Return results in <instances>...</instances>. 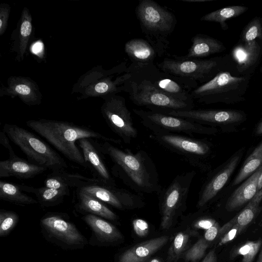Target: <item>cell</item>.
<instances>
[{
  "label": "cell",
  "instance_id": "60d3db41",
  "mask_svg": "<svg viewBox=\"0 0 262 262\" xmlns=\"http://www.w3.org/2000/svg\"><path fill=\"white\" fill-rule=\"evenodd\" d=\"M0 143L8 150L9 158L16 156L10 144V139L3 130L0 132Z\"/></svg>",
  "mask_w": 262,
  "mask_h": 262
},
{
  "label": "cell",
  "instance_id": "7a4b0ae2",
  "mask_svg": "<svg viewBox=\"0 0 262 262\" xmlns=\"http://www.w3.org/2000/svg\"><path fill=\"white\" fill-rule=\"evenodd\" d=\"M26 125L45 139L69 160L88 168L76 142L80 139L96 138L121 145L120 139L108 138L91 128L67 122L39 119L29 120Z\"/></svg>",
  "mask_w": 262,
  "mask_h": 262
},
{
  "label": "cell",
  "instance_id": "c3c4849f",
  "mask_svg": "<svg viewBox=\"0 0 262 262\" xmlns=\"http://www.w3.org/2000/svg\"><path fill=\"white\" fill-rule=\"evenodd\" d=\"M262 188V170L260 174L258 181V188L257 192L259 191Z\"/></svg>",
  "mask_w": 262,
  "mask_h": 262
},
{
  "label": "cell",
  "instance_id": "681fc988",
  "mask_svg": "<svg viewBox=\"0 0 262 262\" xmlns=\"http://www.w3.org/2000/svg\"><path fill=\"white\" fill-rule=\"evenodd\" d=\"M260 247H261L260 252L257 262H262V241H261V245Z\"/></svg>",
  "mask_w": 262,
  "mask_h": 262
},
{
  "label": "cell",
  "instance_id": "83f0119b",
  "mask_svg": "<svg viewBox=\"0 0 262 262\" xmlns=\"http://www.w3.org/2000/svg\"><path fill=\"white\" fill-rule=\"evenodd\" d=\"M19 185L0 181V199L15 205L25 206L38 203L37 200L23 192Z\"/></svg>",
  "mask_w": 262,
  "mask_h": 262
},
{
  "label": "cell",
  "instance_id": "f35d334b",
  "mask_svg": "<svg viewBox=\"0 0 262 262\" xmlns=\"http://www.w3.org/2000/svg\"><path fill=\"white\" fill-rule=\"evenodd\" d=\"M216 221L212 218L201 217L196 220L193 224V227L195 229H203L206 230L211 227Z\"/></svg>",
  "mask_w": 262,
  "mask_h": 262
},
{
  "label": "cell",
  "instance_id": "b9f144b4",
  "mask_svg": "<svg viewBox=\"0 0 262 262\" xmlns=\"http://www.w3.org/2000/svg\"><path fill=\"white\" fill-rule=\"evenodd\" d=\"M32 31L31 21L28 19H25L21 23L20 27V34L23 38L29 36Z\"/></svg>",
  "mask_w": 262,
  "mask_h": 262
},
{
  "label": "cell",
  "instance_id": "3957f363",
  "mask_svg": "<svg viewBox=\"0 0 262 262\" xmlns=\"http://www.w3.org/2000/svg\"><path fill=\"white\" fill-rule=\"evenodd\" d=\"M135 14L142 33L157 56L162 57L168 55L169 38L177 23L175 15L152 0H140L135 8Z\"/></svg>",
  "mask_w": 262,
  "mask_h": 262
},
{
  "label": "cell",
  "instance_id": "5bb4252c",
  "mask_svg": "<svg viewBox=\"0 0 262 262\" xmlns=\"http://www.w3.org/2000/svg\"><path fill=\"white\" fill-rule=\"evenodd\" d=\"M77 189L119 210L134 209L144 205L141 196L116 186L100 182Z\"/></svg>",
  "mask_w": 262,
  "mask_h": 262
},
{
  "label": "cell",
  "instance_id": "f6af8a7d",
  "mask_svg": "<svg viewBox=\"0 0 262 262\" xmlns=\"http://www.w3.org/2000/svg\"><path fill=\"white\" fill-rule=\"evenodd\" d=\"M262 200V188L261 189L258 191L255 196L253 198V199L250 201V202L259 205Z\"/></svg>",
  "mask_w": 262,
  "mask_h": 262
},
{
  "label": "cell",
  "instance_id": "e575fe53",
  "mask_svg": "<svg viewBox=\"0 0 262 262\" xmlns=\"http://www.w3.org/2000/svg\"><path fill=\"white\" fill-rule=\"evenodd\" d=\"M19 221V215L15 212L1 209L0 210V237L8 236L16 227Z\"/></svg>",
  "mask_w": 262,
  "mask_h": 262
},
{
  "label": "cell",
  "instance_id": "ba28073f",
  "mask_svg": "<svg viewBox=\"0 0 262 262\" xmlns=\"http://www.w3.org/2000/svg\"><path fill=\"white\" fill-rule=\"evenodd\" d=\"M128 71L147 80L156 89L169 96L194 105L191 92L199 85L196 82L167 74L159 69L154 63H131Z\"/></svg>",
  "mask_w": 262,
  "mask_h": 262
},
{
  "label": "cell",
  "instance_id": "bcb514c9",
  "mask_svg": "<svg viewBox=\"0 0 262 262\" xmlns=\"http://www.w3.org/2000/svg\"><path fill=\"white\" fill-rule=\"evenodd\" d=\"M42 49V45L40 42H37L34 45L32 51L35 53L39 52Z\"/></svg>",
  "mask_w": 262,
  "mask_h": 262
},
{
  "label": "cell",
  "instance_id": "d590c367",
  "mask_svg": "<svg viewBox=\"0 0 262 262\" xmlns=\"http://www.w3.org/2000/svg\"><path fill=\"white\" fill-rule=\"evenodd\" d=\"M210 243L204 237L200 238L184 255L185 262H198L205 255Z\"/></svg>",
  "mask_w": 262,
  "mask_h": 262
},
{
  "label": "cell",
  "instance_id": "d4e9b609",
  "mask_svg": "<svg viewBox=\"0 0 262 262\" xmlns=\"http://www.w3.org/2000/svg\"><path fill=\"white\" fill-rule=\"evenodd\" d=\"M76 190L77 202L75 208L77 211L85 214H93L112 221L118 219L117 215L103 202L78 189Z\"/></svg>",
  "mask_w": 262,
  "mask_h": 262
},
{
  "label": "cell",
  "instance_id": "ffe728a7",
  "mask_svg": "<svg viewBox=\"0 0 262 262\" xmlns=\"http://www.w3.org/2000/svg\"><path fill=\"white\" fill-rule=\"evenodd\" d=\"M191 41L192 45L186 55H172L170 56L179 60L203 59L226 50V47L222 42L206 34H196L191 38Z\"/></svg>",
  "mask_w": 262,
  "mask_h": 262
},
{
  "label": "cell",
  "instance_id": "6da1fadb",
  "mask_svg": "<svg viewBox=\"0 0 262 262\" xmlns=\"http://www.w3.org/2000/svg\"><path fill=\"white\" fill-rule=\"evenodd\" d=\"M118 145L107 141L99 143L102 152L115 164L114 174L138 193H159L162 188L157 170L148 154L142 150L133 153Z\"/></svg>",
  "mask_w": 262,
  "mask_h": 262
},
{
  "label": "cell",
  "instance_id": "f1b7e54d",
  "mask_svg": "<svg viewBox=\"0 0 262 262\" xmlns=\"http://www.w3.org/2000/svg\"><path fill=\"white\" fill-rule=\"evenodd\" d=\"M248 7L244 6H232L219 9L203 16L201 21L219 23L224 30L228 29L227 21L238 17L246 12Z\"/></svg>",
  "mask_w": 262,
  "mask_h": 262
},
{
  "label": "cell",
  "instance_id": "277c9868",
  "mask_svg": "<svg viewBox=\"0 0 262 262\" xmlns=\"http://www.w3.org/2000/svg\"><path fill=\"white\" fill-rule=\"evenodd\" d=\"M251 75L233 76L227 70L222 71L210 81L199 84L191 94L200 103L234 104L245 100Z\"/></svg>",
  "mask_w": 262,
  "mask_h": 262
},
{
  "label": "cell",
  "instance_id": "d6a6232c",
  "mask_svg": "<svg viewBox=\"0 0 262 262\" xmlns=\"http://www.w3.org/2000/svg\"><path fill=\"white\" fill-rule=\"evenodd\" d=\"M259 205L249 202L238 214L229 221L232 226L234 224L237 225L243 231L255 217L259 210Z\"/></svg>",
  "mask_w": 262,
  "mask_h": 262
},
{
  "label": "cell",
  "instance_id": "ab89813d",
  "mask_svg": "<svg viewBox=\"0 0 262 262\" xmlns=\"http://www.w3.org/2000/svg\"><path fill=\"white\" fill-rule=\"evenodd\" d=\"M220 228L219 224L216 222L211 227L205 230L203 237L209 243L213 242L218 237Z\"/></svg>",
  "mask_w": 262,
  "mask_h": 262
},
{
  "label": "cell",
  "instance_id": "30bf717a",
  "mask_svg": "<svg viewBox=\"0 0 262 262\" xmlns=\"http://www.w3.org/2000/svg\"><path fill=\"white\" fill-rule=\"evenodd\" d=\"M149 137L165 148L182 156L196 168L207 169L206 160L211 152V145L207 141L177 134L151 133Z\"/></svg>",
  "mask_w": 262,
  "mask_h": 262
},
{
  "label": "cell",
  "instance_id": "836d02e7",
  "mask_svg": "<svg viewBox=\"0 0 262 262\" xmlns=\"http://www.w3.org/2000/svg\"><path fill=\"white\" fill-rule=\"evenodd\" d=\"M261 245L260 239L255 241H248L237 247L231 254L233 257L238 255L243 256L242 262H252L259 251Z\"/></svg>",
  "mask_w": 262,
  "mask_h": 262
},
{
  "label": "cell",
  "instance_id": "4316f807",
  "mask_svg": "<svg viewBox=\"0 0 262 262\" xmlns=\"http://www.w3.org/2000/svg\"><path fill=\"white\" fill-rule=\"evenodd\" d=\"M23 191L33 193L42 207H53L61 203L65 196L70 195V190L62 189H54L43 186L35 188L24 184L19 185Z\"/></svg>",
  "mask_w": 262,
  "mask_h": 262
},
{
  "label": "cell",
  "instance_id": "52a82bcc",
  "mask_svg": "<svg viewBox=\"0 0 262 262\" xmlns=\"http://www.w3.org/2000/svg\"><path fill=\"white\" fill-rule=\"evenodd\" d=\"M228 58L225 56L179 60L168 55L156 66L167 74L193 80L199 85L210 81L221 71L227 70Z\"/></svg>",
  "mask_w": 262,
  "mask_h": 262
},
{
  "label": "cell",
  "instance_id": "ee69618b",
  "mask_svg": "<svg viewBox=\"0 0 262 262\" xmlns=\"http://www.w3.org/2000/svg\"><path fill=\"white\" fill-rule=\"evenodd\" d=\"M202 262H217L215 249L210 250L204 257Z\"/></svg>",
  "mask_w": 262,
  "mask_h": 262
},
{
  "label": "cell",
  "instance_id": "4fadbf2b",
  "mask_svg": "<svg viewBox=\"0 0 262 262\" xmlns=\"http://www.w3.org/2000/svg\"><path fill=\"white\" fill-rule=\"evenodd\" d=\"M103 116L111 130L125 144H130L138 136L131 113L122 96H110L102 108Z\"/></svg>",
  "mask_w": 262,
  "mask_h": 262
},
{
  "label": "cell",
  "instance_id": "603a6c76",
  "mask_svg": "<svg viewBox=\"0 0 262 262\" xmlns=\"http://www.w3.org/2000/svg\"><path fill=\"white\" fill-rule=\"evenodd\" d=\"M101 182L93 178H90L77 173H69L64 170L53 171L44 181V186L54 188L70 190Z\"/></svg>",
  "mask_w": 262,
  "mask_h": 262
},
{
  "label": "cell",
  "instance_id": "7402d4cb",
  "mask_svg": "<svg viewBox=\"0 0 262 262\" xmlns=\"http://www.w3.org/2000/svg\"><path fill=\"white\" fill-rule=\"evenodd\" d=\"M169 238L163 235L139 243L120 255L118 262H144L164 247Z\"/></svg>",
  "mask_w": 262,
  "mask_h": 262
},
{
  "label": "cell",
  "instance_id": "cb8c5ba5",
  "mask_svg": "<svg viewBox=\"0 0 262 262\" xmlns=\"http://www.w3.org/2000/svg\"><path fill=\"white\" fill-rule=\"evenodd\" d=\"M262 166L251 175L230 195L226 202V209L229 211L235 210L249 203L257 192L258 181Z\"/></svg>",
  "mask_w": 262,
  "mask_h": 262
},
{
  "label": "cell",
  "instance_id": "9a60e30c",
  "mask_svg": "<svg viewBox=\"0 0 262 262\" xmlns=\"http://www.w3.org/2000/svg\"><path fill=\"white\" fill-rule=\"evenodd\" d=\"M166 114L191 120L203 125H225L240 123L246 119L244 112L235 110L191 109L173 111Z\"/></svg>",
  "mask_w": 262,
  "mask_h": 262
},
{
  "label": "cell",
  "instance_id": "484cf974",
  "mask_svg": "<svg viewBox=\"0 0 262 262\" xmlns=\"http://www.w3.org/2000/svg\"><path fill=\"white\" fill-rule=\"evenodd\" d=\"M124 51L132 63L148 64L154 63L157 54L153 47L146 39L133 38L125 44Z\"/></svg>",
  "mask_w": 262,
  "mask_h": 262
},
{
  "label": "cell",
  "instance_id": "e0dca14e",
  "mask_svg": "<svg viewBox=\"0 0 262 262\" xmlns=\"http://www.w3.org/2000/svg\"><path fill=\"white\" fill-rule=\"evenodd\" d=\"M262 55V41L241 42L232 50L234 70L241 76L251 75Z\"/></svg>",
  "mask_w": 262,
  "mask_h": 262
},
{
  "label": "cell",
  "instance_id": "ac0fdd59",
  "mask_svg": "<svg viewBox=\"0 0 262 262\" xmlns=\"http://www.w3.org/2000/svg\"><path fill=\"white\" fill-rule=\"evenodd\" d=\"M81 219L91 230L92 235L89 239V245L91 246H107L123 239L120 231L113 224L101 217L86 214Z\"/></svg>",
  "mask_w": 262,
  "mask_h": 262
},
{
  "label": "cell",
  "instance_id": "9c48e42d",
  "mask_svg": "<svg viewBox=\"0 0 262 262\" xmlns=\"http://www.w3.org/2000/svg\"><path fill=\"white\" fill-rule=\"evenodd\" d=\"M40 226L45 238L63 250L82 249L89 245V240L66 213L48 212L40 220Z\"/></svg>",
  "mask_w": 262,
  "mask_h": 262
},
{
  "label": "cell",
  "instance_id": "74e56055",
  "mask_svg": "<svg viewBox=\"0 0 262 262\" xmlns=\"http://www.w3.org/2000/svg\"><path fill=\"white\" fill-rule=\"evenodd\" d=\"M134 230L137 236L140 237L146 236L149 232L147 222L141 219H136L132 222Z\"/></svg>",
  "mask_w": 262,
  "mask_h": 262
},
{
  "label": "cell",
  "instance_id": "7bdbcfd3",
  "mask_svg": "<svg viewBox=\"0 0 262 262\" xmlns=\"http://www.w3.org/2000/svg\"><path fill=\"white\" fill-rule=\"evenodd\" d=\"M15 91L21 95H28L31 93L30 87L25 84H19L16 86Z\"/></svg>",
  "mask_w": 262,
  "mask_h": 262
},
{
  "label": "cell",
  "instance_id": "7dc6e473",
  "mask_svg": "<svg viewBox=\"0 0 262 262\" xmlns=\"http://www.w3.org/2000/svg\"><path fill=\"white\" fill-rule=\"evenodd\" d=\"M255 134L258 135L262 134V121L257 125L255 129Z\"/></svg>",
  "mask_w": 262,
  "mask_h": 262
},
{
  "label": "cell",
  "instance_id": "f546056e",
  "mask_svg": "<svg viewBox=\"0 0 262 262\" xmlns=\"http://www.w3.org/2000/svg\"><path fill=\"white\" fill-rule=\"evenodd\" d=\"M262 166V141L255 148L247 158L234 180L233 186L236 185L249 177Z\"/></svg>",
  "mask_w": 262,
  "mask_h": 262
},
{
  "label": "cell",
  "instance_id": "7c38bea8",
  "mask_svg": "<svg viewBox=\"0 0 262 262\" xmlns=\"http://www.w3.org/2000/svg\"><path fill=\"white\" fill-rule=\"evenodd\" d=\"M195 172L191 170L178 174L166 187L160 191L161 214L160 226L168 229L179 212L185 206L188 193Z\"/></svg>",
  "mask_w": 262,
  "mask_h": 262
},
{
  "label": "cell",
  "instance_id": "8992f818",
  "mask_svg": "<svg viewBox=\"0 0 262 262\" xmlns=\"http://www.w3.org/2000/svg\"><path fill=\"white\" fill-rule=\"evenodd\" d=\"M130 73V77L124 84V91L135 105L164 114L194 108V105L175 99L156 89L147 80Z\"/></svg>",
  "mask_w": 262,
  "mask_h": 262
},
{
  "label": "cell",
  "instance_id": "5b68a950",
  "mask_svg": "<svg viewBox=\"0 0 262 262\" xmlns=\"http://www.w3.org/2000/svg\"><path fill=\"white\" fill-rule=\"evenodd\" d=\"M3 130L26 155L29 161L53 171L64 170L67 164L49 144L29 130L17 125L6 123Z\"/></svg>",
  "mask_w": 262,
  "mask_h": 262
},
{
  "label": "cell",
  "instance_id": "d6986e66",
  "mask_svg": "<svg viewBox=\"0 0 262 262\" xmlns=\"http://www.w3.org/2000/svg\"><path fill=\"white\" fill-rule=\"evenodd\" d=\"M241 154L234 156L226 165L207 181L199 192L196 207L201 208L210 202L226 184L239 162Z\"/></svg>",
  "mask_w": 262,
  "mask_h": 262
},
{
  "label": "cell",
  "instance_id": "f907efd6",
  "mask_svg": "<svg viewBox=\"0 0 262 262\" xmlns=\"http://www.w3.org/2000/svg\"><path fill=\"white\" fill-rule=\"evenodd\" d=\"M148 262H161V260L158 258H154L151 259Z\"/></svg>",
  "mask_w": 262,
  "mask_h": 262
},
{
  "label": "cell",
  "instance_id": "8fae6325",
  "mask_svg": "<svg viewBox=\"0 0 262 262\" xmlns=\"http://www.w3.org/2000/svg\"><path fill=\"white\" fill-rule=\"evenodd\" d=\"M133 112L140 118L142 124L152 133H184L194 137L196 134L212 135L217 132L214 127H208L179 117L142 109L134 108Z\"/></svg>",
  "mask_w": 262,
  "mask_h": 262
},
{
  "label": "cell",
  "instance_id": "2e32d148",
  "mask_svg": "<svg viewBox=\"0 0 262 262\" xmlns=\"http://www.w3.org/2000/svg\"><path fill=\"white\" fill-rule=\"evenodd\" d=\"M88 169L94 178L101 183L116 186L114 179L111 176L104 160V154L101 151L99 143L91 138H83L77 141Z\"/></svg>",
  "mask_w": 262,
  "mask_h": 262
},
{
  "label": "cell",
  "instance_id": "4dcf8cb0",
  "mask_svg": "<svg viewBox=\"0 0 262 262\" xmlns=\"http://www.w3.org/2000/svg\"><path fill=\"white\" fill-rule=\"evenodd\" d=\"M198 232L187 230L178 233L169 248L168 262H176L186 250L191 236H196Z\"/></svg>",
  "mask_w": 262,
  "mask_h": 262
},
{
  "label": "cell",
  "instance_id": "44dd1931",
  "mask_svg": "<svg viewBox=\"0 0 262 262\" xmlns=\"http://www.w3.org/2000/svg\"><path fill=\"white\" fill-rule=\"evenodd\" d=\"M48 169L18 157L0 161V178L13 177L18 179H28L41 174Z\"/></svg>",
  "mask_w": 262,
  "mask_h": 262
},
{
  "label": "cell",
  "instance_id": "8d00e7d4",
  "mask_svg": "<svg viewBox=\"0 0 262 262\" xmlns=\"http://www.w3.org/2000/svg\"><path fill=\"white\" fill-rule=\"evenodd\" d=\"M242 231L238 225L234 224L230 229L221 236L217 246H223L231 242Z\"/></svg>",
  "mask_w": 262,
  "mask_h": 262
},
{
  "label": "cell",
  "instance_id": "1f68e13d",
  "mask_svg": "<svg viewBox=\"0 0 262 262\" xmlns=\"http://www.w3.org/2000/svg\"><path fill=\"white\" fill-rule=\"evenodd\" d=\"M255 40L262 41V18L259 16L253 18L244 28L239 42H248Z\"/></svg>",
  "mask_w": 262,
  "mask_h": 262
}]
</instances>
